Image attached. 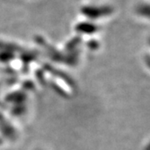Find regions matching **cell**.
Returning a JSON list of instances; mask_svg holds the SVG:
<instances>
[{
  "label": "cell",
  "instance_id": "1",
  "mask_svg": "<svg viewBox=\"0 0 150 150\" xmlns=\"http://www.w3.org/2000/svg\"><path fill=\"white\" fill-rule=\"evenodd\" d=\"M83 14L84 13L86 16L89 18H99L101 16H104L105 13H108L109 11L106 8H103L100 6H88L85 8H83Z\"/></svg>",
  "mask_w": 150,
  "mask_h": 150
}]
</instances>
